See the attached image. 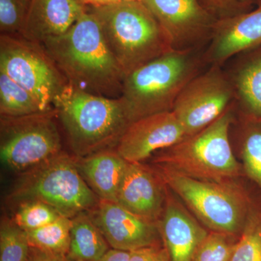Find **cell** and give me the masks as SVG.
<instances>
[{"mask_svg":"<svg viewBox=\"0 0 261 261\" xmlns=\"http://www.w3.org/2000/svg\"><path fill=\"white\" fill-rule=\"evenodd\" d=\"M80 1L87 8H88V7L106 6V5L118 3L121 0H80Z\"/></svg>","mask_w":261,"mask_h":261,"instance_id":"33","label":"cell"},{"mask_svg":"<svg viewBox=\"0 0 261 261\" xmlns=\"http://www.w3.org/2000/svg\"><path fill=\"white\" fill-rule=\"evenodd\" d=\"M239 237L211 231L196 250L192 261H230Z\"/></svg>","mask_w":261,"mask_h":261,"instance_id":"27","label":"cell"},{"mask_svg":"<svg viewBox=\"0 0 261 261\" xmlns=\"http://www.w3.org/2000/svg\"><path fill=\"white\" fill-rule=\"evenodd\" d=\"M80 174L99 200L117 202L128 162L116 149H106L84 158L75 157Z\"/></svg>","mask_w":261,"mask_h":261,"instance_id":"18","label":"cell"},{"mask_svg":"<svg viewBox=\"0 0 261 261\" xmlns=\"http://www.w3.org/2000/svg\"><path fill=\"white\" fill-rule=\"evenodd\" d=\"M55 108L27 116H0V159L3 166L21 173L62 152Z\"/></svg>","mask_w":261,"mask_h":261,"instance_id":"8","label":"cell"},{"mask_svg":"<svg viewBox=\"0 0 261 261\" xmlns=\"http://www.w3.org/2000/svg\"><path fill=\"white\" fill-rule=\"evenodd\" d=\"M42 44L68 83L96 95L121 97L125 74L88 10L68 32Z\"/></svg>","mask_w":261,"mask_h":261,"instance_id":"1","label":"cell"},{"mask_svg":"<svg viewBox=\"0 0 261 261\" xmlns=\"http://www.w3.org/2000/svg\"><path fill=\"white\" fill-rule=\"evenodd\" d=\"M12 205L27 200H39L65 217L89 212L99 199L84 181L74 155L61 153L21 173L6 197Z\"/></svg>","mask_w":261,"mask_h":261,"instance_id":"5","label":"cell"},{"mask_svg":"<svg viewBox=\"0 0 261 261\" xmlns=\"http://www.w3.org/2000/svg\"><path fill=\"white\" fill-rule=\"evenodd\" d=\"M227 74L243 116L261 118V44L237 56Z\"/></svg>","mask_w":261,"mask_h":261,"instance_id":"19","label":"cell"},{"mask_svg":"<svg viewBox=\"0 0 261 261\" xmlns=\"http://www.w3.org/2000/svg\"><path fill=\"white\" fill-rule=\"evenodd\" d=\"M233 101L234 91L227 73L220 66L211 65L184 87L171 111L190 136L216 121L231 108Z\"/></svg>","mask_w":261,"mask_h":261,"instance_id":"10","label":"cell"},{"mask_svg":"<svg viewBox=\"0 0 261 261\" xmlns=\"http://www.w3.org/2000/svg\"><path fill=\"white\" fill-rule=\"evenodd\" d=\"M88 213L111 248L132 252L163 243L158 223L132 214L118 202L99 200Z\"/></svg>","mask_w":261,"mask_h":261,"instance_id":"12","label":"cell"},{"mask_svg":"<svg viewBox=\"0 0 261 261\" xmlns=\"http://www.w3.org/2000/svg\"><path fill=\"white\" fill-rule=\"evenodd\" d=\"M29 261H70L66 255L42 251L31 247Z\"/></svg>","mask_w":261,"mask_h":261,"instance_id":"31","label":"cell"},{"mask_svg":"<svg viewBox=\"0 0 261 261\" xmlns=\"http://www.w3.org/2000/svg\"><path fill=\"white\" fill-rule=\"evenodd\" d=\"M129 261H170L163 243L130 252Z\"/></svg>","mask_w":261,"mask_h":261,"instance_id":"30","label":"cell"},{"mask_svg":"<svg viewBox=\"0 0 261 261\" xmlns=\"http://www.w3.org/2000/svg\"><path fill=\"white\" fill-rule=\"evenodd\" d=\"M87 10L80 0H32L20 36L42 44L68 32Z\"/></svg>","mask_w":261,"mask_h":261,"instance_id":"16","label":"cell"},{"mask_svg":"<svg viewBox=\"0 0 261 261\" xmlns=\"http://www.w3.org/2000/svg\"><path fill=\"white\" fill-rule=\"evenodd\" d=\"M230 261H261V207L252 204Z\"/></svg>","mask_w":261,"mask_h":261,"instance_id":"24","label":"cell"},{"mask_svg":"<svg viewBox=\"0 0 261 261\" xmlns=\"http://www.w3.org/2000/svg\"><path fill=\"white\" fill-rule=\"evenodd\" d=\"M194 51H169L126 75L121 97L130 123L172 111L182 89L198 74Z\"/></svg>","mask_w":261,"mask_h":261,"instance_id":"4","label":"cell"},{"mask_svg":"<svg viewBox=\"0 0 261 261\" xmlns=\"http://www.w3.org/2000/svg\"><path fill=\"white\" fill-rule=\"evenodd\" d=\"M30 250L25 231L5 216L0 226V261H29Z\"/></svg>","mask_w":261,"mask_h":261,"instance_id":"25","label":"cell"},{"mask_svg":"<svg viewBox=\"0 0 261 261\" xmlns=\"http://www.w3.org/2000/svg\"><path fill=\"white\" fill-rule=\"evenodd\" d=\"M0 70L30 92L44 111L54 108L68 84L42 44L20 35H0Z\"/></svg>","mask_w":261,"mask_h":261,"instance_id":"9","label":"cell"},{"mask_svg":"<svg viewBox=\"0 0 261 261\" xmlns=\"http://www.w3.org/2000/svg\"><path fill=\"white\" fill-rule=\"evenodd\" d=\"M129 258L130 252L111 248L95 261H129Z\"/></svg>","mask_w":261,"mask_h":261,"instance_id":"32","label":"cell"},{"mask_svg":"<svg viewBox=\"0 0 261 261\" xmlns=\"http://www.w3.org/2000/svg\"><path fill=\"white\" fill-rule=\"evenodd\" d=\"M173 51L195 50L210 39L218 18L200 0H143Z\"/></svg>","mask_w":261,"mask_h":261,"instance_id":"11","label":"cell"},{"mask_svg":"<svg viewBox=\"0 0 261 261\" xmlns=\"http://www.w3.org/2000/svg\"><path fill=\"white\" fill-rule=\"evenodd\" d=\"M109 249L88 212L72 218L69 250L66 255L70 261H95Z\"/></svg>","mask_w":261,"mask_h":261,"instance_id":"20","label":"cell"},{"mask_svg":"<svg viewBox=\"0 0 261 261\" xmlns=\"http://www.w3.org/2000/svg\"><path fill=\"white\" fill-rule=\"evenodd\" d=\"M218 18L244 12L242 0H200Z\"/></svg>","mask_w":261,"mask_h":261,"instance_id":"29","label":"cell"},{"mask_svg":"<svg viewBox=\"0 0 261 261\" xmlns=\"http://www.w3.org/2000/svg\"><path fill=\"white\" fill-rule=\"evenodd\" d=\"M163 186L154 170L142 163H128L116 202L142 219L158 223L166 205Z\"/></svg>","mask_w":261,"mask_h":261,"instance_id":"15","label":"cell"},{"mask_svg":"<svg viewBox=\"0 0 261 261\" xmlns=\"http://www.w3.org/2000/svg\"><path fill=\"white\" fill-rule=\"evenodd\" d=\"M155 167L154 171L165 186L178 196L206 227L240 237L253 204L243 187L233 181H205L163 166Z\"/></svg>","mask_w":261,"mask_h":261,"instance_id":"7","label":"cell"},{"mask_svg":"<svg viewBox=\"0 0 261 261\" xmlns=\"http://www.w3.org/2000/svg\"><path fill=\"white\" fill-rule=\"evenodd\" d=\"M242 4L246 8L252 4L261 5V0H242Z\"/></svg>","mask_w":261,"mask_h":261,"instance_id":"34","label":"cell"},{"mask_svg":"<svg viewBox=\"0 0 261 261\" xmlns=\"http://www.w3.org/2000/svg\"><path fill=\"white\" fill-rule=\"evenodd\" d=\"M14 206L15 210L12 219L25 231L42 227L61 216L53 207L42 201H23Z\"/></svg>","mask_w":261,"mask_h":261,"instance_id":"26","label":"cell"},{"mask_svg":"<svg viewBox=\"0 0 261 261\" xmlns=\"http://www.w3.org/2000/svg\"><path fill=\"white\" fill-rule=\"evenodd\" d=\"M261 44V5L250 12L218 18L204 59L221 66L230 58Z\"/></svg>","mask_w":261,"mask_h":261,"instance_id":"14","label":"cell"},{"mask_svg":"<svg viewBox=\"0 0 261 261\" xmlns=\"http://www.w3.org/2000/svg\"><path fill=\"white\" fill-rule=\"evenodd\" d=\"M100 24L110 51L126 75L173 51L157 20L143 2L120 1L88 7Z\"/></svg>","mask_w":261,"mask_h":261,"instance_id":"3","label":"cell"},{"mask_svg":"<svg viewBox=\"0 0 261 261\" xmlns=\"http://www.w3.org/2000/svg\"><path fill=\"white\" fill-rule=\"evenodd\" d=\"M37 99L0 70V116L18 117L44 112Z\"/></svg>","mask_w":261,"mask_h":261,"instance_id":"22","label":"cell"},{"mask_svg":"<svg viewBox=\"0 0 261 261\" xmlns=\"http://www.w3.org/2000/svg\"><path fill=\"white\" fill-rule=\"evenodd\" d=\"M239 139L243 172L261 192V118L243 116Z\"/></svg>","mask_w":261,"mask_h":261,"instance_id":"21","label":"cell"},{"mask_svg":"<svg viewBox=\"0 0 261 261\" xmlns=\"http://www.w3.org/2000/svg\"><path fill=\"white\" fill-rule=\"evenodd\" d=\"M32 0H0V32L20 35Z\"/></svg>","mask_w":261,"mask_h":261,"instance_id":"28","label":"cell"},{"mask_svg":"<svg viewBox=\"0 0 261 261\" xmlns=\"http://www.w3.org/2000/svg\"><path fill=\"white\" fill-rule=\"evenodd\" d=\"M233 120L230 108L198 133L187 136L176 145L160 151L153 160L154 165L197 179L233 181L244 172L230 142Z\"/></svg>","mask_w":261,"mask_h":261,"instance_id":"6","label":"cell"},{"mask_svg":"<svg viewBox=\"0 0 261 261\" xmlns=\"http://www.w3.org/2000/svg\"><path fill=\"white\" fill-rule=\"evenodd\" d=\"M71 219L61 216L37 229L25 231L29 245L42 251L67 255L69 250Z\"/></svg>","mask_w":261,"mask_h":261,"instance_id":"23","label":"cell"},{"mask_svg":"<svg viewBox=\"0 0 261 261\" xmlns=\"http://www.w3.org/2000/svg\"><path fill=\"white\" fill-rule=\"evenodd\" d=\"M187 137L172 111L145 117L130 123L116 150L128 163H142L155 152L176 145Z\"/></svg>","mask_w":261,"mask_h":261,"instance_id":"13","label":"cell"},{"mask_svg":"<svg viewBox=\"0 0 261 261\" xmlns=\"http://www.w3.org/2000/svg\"><path fill=\"white\" fill-rule=\"evenodd\" d=\"M73 155L115 149L130 124L121 97L96 95L68 83L54 103Z\"/></svg>","mask_w":261,"mask_h":261,"instance_id":"2","label":"cell"},{"mask_svg":"<svg viewBox=\"0 0 261 261\" xmlns=\"http://www.w3.org/2000/svg\"><path fill=\"white\" fill-rule=\"evenodd\" d=\"M166 197L164 211L158 222L163 245L170 261H192L209 232L177 201Z\"/></svg>","mask_w":261,"mask_h":261,"instance_id":"17","label":"cell"},{"mask_svg":"<svg viewBox=\"0 0 261 261\" xmlns=\"http://www.w3.org/2000/svg\"><path fill=\"white\" fill-rule=\"evenodd\" d=\"M121 1H128V2L137 1V2H142V1H143V0H121Z\"/></svg>","mask_w":261,"mask_h":261,"instance_id":"35","label":"cell"}]
</instances>
